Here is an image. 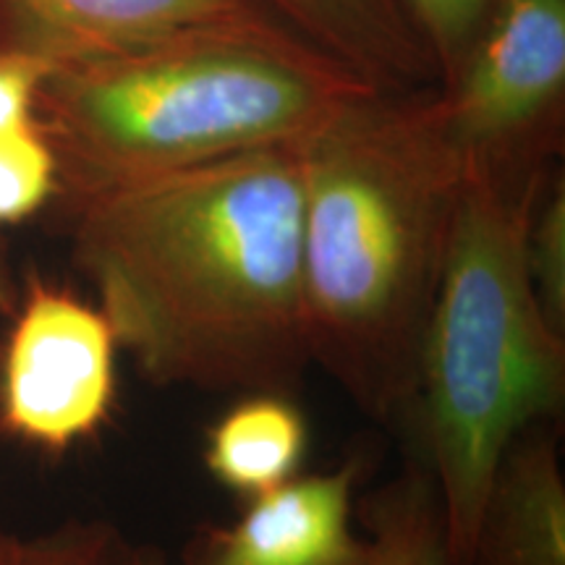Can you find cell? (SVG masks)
<instances>
[{
	"label": "cell",
	"mask_w": 565,
	"mask_h": 565,
	"mask_svg": "<svg viewBox=\"0 0 565 565\" xmlns=\"http://www.w3.org/2000/svg\"><path fill=\"white\" fill-rule=\"evenodd\" d=\"M118 341L100 307L30 275L0 349V433L66 454L108 422Z\"/></svg>",
	"instance_id": "8992f818"
},
{
	"label": "cell",
	"mask_w": 565,
	"mask_h": 565,
	"mask_svg": "<svg viewBox=\"0 0 565 565\" xmlns=\"http://www.w3.org/2000/svg\"><path fill=\"white\" fill-rule=\"evenodd\" d=\"M364 561L359 565H454L437 487L427 466H412L362 508Z\"/></svg>",
	"instance_id": "7c38bea8"
},
{
	"label": "cell",
	"mask_w": 565,
	"mask_h": 565,
	"mask_svg": "<svg viewBox=\"0 0 565 565\" xmlns=\"http://www.w3.org/2000/svg\"><path fill=\"white\" fill-rule=\"evenodd\" d=\"M494 0H398L424 51L433 58L437 84L454 74L482 30Z\"/></svg>",
	"instance_id": "2e32d148"
},
{
	"label": "cell",
	"mask_w": 565,
	"mask_h": 565,
	"mask_svg": "<svg viewBox=\"0 0 565 565\" xmlns=\"http://www.w3.org/2000/svg\"><path fill=\"white\" fill-rule=\"evenodd\" d=\"M53 61L26 47L0 45V134L38 121V103Z\"/></svg>",
	"instance_id": "e0dca14e"
},
{
	"label": "cell",
	"mask_w": 565,
	"mask_h": 565,
	"mask_svg": "<svg viewBox=\"0 0 565 565\" xmlns=\"http://www.w3.org/2000/svg\"><path fill=\"white\" fill-rule=\"evenodd\" d=\"M3 42H6V38H3V30H0V45H3Z\"/></svg>",
	"instance_id": "ffe728a7"
},
{
	"label": "cell",
	"mask_w": 565,
	"mask_h": 565,
	"mask_svg": "<svg viewBox=\"0 0 565 565\" xmlns=\"http://www.w3.org/2000/svg\"><path fill=\"white\" fill-rule=\"evenodd\" d=\"M19 291L21 288L9 263V254H6V246L0 242V317H11L19 301Z\"/></svg>",
	"instance_id": "ac0fdd59"
},
{
	"label": "cell",
	"mask_w": 565,
	"mask_h": 565,
	"mask_svg": "<svg viewBox=\"0 0 565 565\" xmlns=\"http://www.w3.org/2000/svg\"><path fill=\"white\" fill-rule=\"evenodd\" d=\"M303 42L377 89L437 87L398 0H254Z\"/></svg>",
	"instance_id": "30bf717a"
},
{
	"label": "cell",
	"mask_w": 565,
	"mask_h": 565,
	"mask_svg": "<svg viewBox=\"0 0 565 565\" xmlns=\"http://www.w3.org/2000/svg\"><path fill=\"white\" fill-rule=\"evenodd\" d=\"M309 448L301 408L282 393H252L212 424L204 466L244 500L296 477Z\"/></svg>",
	"instance_id": "8fae6325"
},
{
	"label": "cell",
	"mask_w": 565,
	"mask_h": 565,
	"mask_svg": "<svg viewBox=\"0 0 565 565\" xmlns=\"http://www.w3.org/2000/svg\"><path fill=\"white\" fill-rule=\"evenodd\" d=\"M437 100L463 173L545 181L565 131V0H494Z\"/></svg>",
	"instance_id": "5b68a950"
},
{
	"label": "cell",
	"mask_w": 565,
	"mask_h": 565,
	"mask_svg": "<svg viewBox=\"0 0 565 565\" xmlns=\"http://www.w3.org/2000/svg\"><path fill=\"white\" fill-rule=\"evenodd\" d=\"M254 21L278 19L254 0H0L6 42L45 55L55 66Z\"/></svg>",
	"instance_id": "ba28073f"
},
{
	"label": "cell",
	"mask_w": 565,
	"mask_h": 565,
	"mask_svg": "<svg viewBox=\"0 0 565 565\" xmlns=\"http://www.w3.org/2000/svg\"><path fill=\"white\" fill-rule=\"evenodd\" d=\"M526 273L550 328L565 335V183L550 173L526 228Z\"/></svg>",
	"instance_id": "9a60e30c"
},
{
	"label": "cell",
	"mask_w": 565,
	"mask_h": 565,
	"mask_svg": "<svg viewBox=\"0 0 565 565\" xmlns=\"http://www.w3.org/2000/svg\"><path fill=\"white\" fill-rule=\"evenodd\" d=\"M61 194V166L38 121L0 134V228L19 225Z\"/></svg>",
	"instance_id": "4fadbf2b"
},
{
	"label": "cell",
	"mask_w": 565,
	"mask_h": 565,
	"mask_svg": "<svg viewBox=\"0 0 565 565\" xmlns=\"http://www.w3.org/2000/svg\"><path fill=\"white\" fill-rule=\"evenodd\" d=\"M312 362L374 419L414 404L463 166L437 87H370L299 141Z\"/></svg>",
	"instance_id": "7a4b0ae2"
},
{
	"label": "cell",
	"mask_w": 565,
	"mask_h": 565,
	"mask_svg": "<svg viewBox=\"0 0 565 565\" xmlns=\"http://www.w3.org/2000/svg\"><path fill=\"white\" fill-rule=\"evenodd\" d=\"M370 84L280 21L215 26L55 66L38 118L68 200L299 145Z\"/></svg>",
	"instance_id": "3957f363"
},
{
	"label": "cell",
	"mask_w": 565,
	"mask_h": 565,
	"mask_svg": "<svg viewBox=\"0 0 565 565\" xmlns=\"http://www.w3.org/2000/svg\"><path fill=\"white\" fill-rule=\"evenodd\" d=\"M131 550L108 521H66L40 534L0 526V565H131Z\"/></svg>",
	"instance_id": "5bb4252c"
},
{
	"label": "cell",
	"mask_w": 565,
	"mask_h": 565,
	"mask_svg": "<svg viewBox=\"0 0 565 565\" xmlns=\"http://www.w3.org/2000/svg\"><path fill=\"white\" fill-rule=\"evenodd\" d=\"M131 565H175L166 557V553L154 547H134L131 550Z\"/></svg>",
	"instance_id": "d6986e66"
},
{
	"label": "cell",
	"mask_w": 565,
	"mask_h": 565,
	"mask_svg": "<svg viewBox=\"0 0 565 565\" xmlns=\"http://www.w3.org/2000/svg\"><path fill=\"white\" fill-rule=\"evenodd\" d=\"M466 565H565V477L547 424L500 461Z\"/></svg>",
	"instance_id": "9c48e42d"
},
{
	"label": "cell",
	"mask_w": 565,
	"mask_h": 565,
	"mask_svg": "<svg viewBox=\"0 0 565 565\" xmlns=\"http://www.w3.org/2000/svg\"><path fill=\"white\" fill-rule=\"evenodd\" d=\"M71 252L152 385L282 393L312 362L299 145L71 200Z\"/></svg>",
	"instance_id": "6da1fadb"
},
{
	"label": "cell",
	"mask_w": 565,
	"mask_h": 565,
	"mask_svg": "<svg viewBox=\"0 0 565 565\" xmlns=\"http://www.w3.org/2000/svg\"><path fill=\"white\" fill-rule=\"evenodd\" d=\"M359 463L291 477L246 500L228 526L202 529L175 565H359L364 536L353 532Z\"/></svg>",
	"instance_id": "52a82bcc"
},
{
	"label": "cell",
	"mask_w": 565,
	"mask_h": 565,
	"mask_svg": "<svg viewBox=\"0 0 565 565\" xmlns=\"http://www.w3.org/2000/svg\"><path fill=\"white\" fill-rule=\"evenodd\" d=\"M545 181L513 189L463 173L424 324L414 404L454 565L469 561L508 448L565 401V335L550 328L526 273Z\"/></svg>",
	"instance_id": "277c9868"
}]
</instances>
